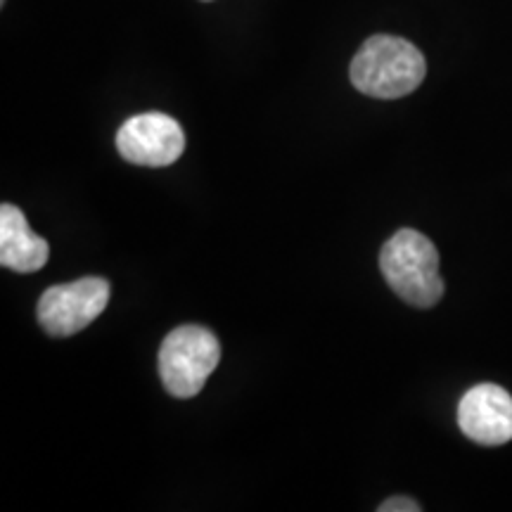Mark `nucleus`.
I'll list each match as a JSON object with an SVG mask.
<instances>
[{
	"label": "nucleus",
	"mask_w": 512,
	"mask_h": 512,
	"mask_svg": "<svg viewBox=\"0 0 512 512\" xmlns=\"http://www.w3.org/2000/svg\"><path fill=\"white\" fill-rule=\"evenodd\" d=\"M221 361V344L214 332L200 325L171 330L159 347V377L176 399H192L204 389Z\"/></svg>",
	"instance_id": "obj_3"
},
{
	"label": "nucleus",
	"mask_w": 512,
	"mask_h": 512,
	"mask_svg": "<svg viewBox=\"0 0 512 512\" xmlns=\"http://www.w3.org/2000/svg\"><path fill=\"white\" fill-rule=\"evenodd\" d=\"M50 245L29 228L24 211L5 202L0 207V264L15 273H36L48 264Z\"/></svg>",
	"instance_id": "obj_7"
},
{
	"label": "nucleus",
	"mask_w": 512,
	"mask_h": 512,
	"mask_svg": "<svg viewBox=\"0 0 512 512\" xmlns=\"http://www.w3.org/2000/svg\"><path fill=\"white\" fill-rule=\"evenodd\" d=\"M204 3H209V0H204Z\"/></svg>",
	"instance_id": "obj_10"
},
{
	"label": "nucleus",
	"mask_w": 512,
	"mask_h": 512,
	"mask_svg": "<svg viewBox=\"0 0 512 512\" xmlns=\"http://www.w3.org/2000/svg\"><path fill=\"white\" fill-rule=\"evenodd\" d=\"M384 280L406 304L430 309L444 297L439 252L434 242L413 228H403L384 242L380 252Z\"/></svg>",
	"instance_id": "obj_2"
},
{
	"label": "nucleus",
	"mask_w": 512,
	"mask_h": 512,
	"mask_svg": "<svg viewBox=\"0 0 512 512\" xmlns=\"http://www.w3.org/2000/svg\"><path fill=\"white\" fill-rule=\"evenodd\" d=\"M110 304V283L105 278H81L67 285L48 287L38 299V323L50 337H72L86 330Z\"/></svg>",
	"instance_id": "obj_4"
},
{
	"label": "nucleus",
	"mask_w": 512,
	"mask_h": 512,
	"mask_svg": "<svg viewBox=\"0 0 512 512\" xmlns=\"http://www.w3.org/2000/svg\"><path fill=\"white\" fill-rule=\"evenodd\" d=\"M117 150L126 162L138 166H171L185 152V133L174 117L145 112L131 117L117 131Z\"/></svg>",
	"instance_id": "obj_5"
},
{
	"label": "nucleus",
	"mask_w": 512,
	"mask_h": 512,
	"mask_svg": "<svg viewBox=\"0 0 512 512\" xmlns=\"http://www.w3.org/2000/svg\"><path fill=\"white\" fill-rule=\"evenodd\" d=\"M425 55L411 41L399 36H370L349 67L356 91L377 100H399L411 95L425 81Z\"/></svg>",
	"instance_id": "obj_1"
},
{
	"label": "nucleus",
	"mask_w": 512,
	"mask_h": 512,
	"mask_svg": "<svg viewBox=\"0 0 512 512\" xmlns=\"http://www.w3.org/2000/svg\"><path fill=\"white\" fill-rule=\"evenodd\" d=\"M0 3H5V0H0Z\"/></svg>",
	"instance_id": "obj_9"
},
{
	"label": "nucleus",
	"mask_w": 512,
	"mask_h": 512,
	"mask_svg": "<svg viewBox=\"0 0 512 512\" xmlns=\"http://www.w3.org/2000/svg\"><path fill=\"white\" fill-rule=\"evenodd\" d=\"M458 425L479 446H503L512 439V396L498 384H477L460 399Z\"/></svg>",
	"instance_id": "obj_6"
},
{
	"label": "nucleus",
	"mask_w": 512,
	"mask_h": 512,
	"mask_svg": "<svg viewBox=\"0 0 512 512\" xmlns=\"http://www.w3.org/2000/svg\"><path fill=\"white\" fill-rule=\"evenodd\" d=\"M380 512H420V505L411 501V498H389V501H384L380 508Z\"/></svg>",
	"instance_id": "obj_8"
}]
</instances>
